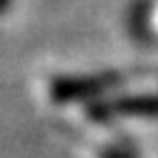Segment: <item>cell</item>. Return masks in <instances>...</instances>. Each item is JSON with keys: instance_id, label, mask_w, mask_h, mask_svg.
<instances>
[{"instance_id": "6da1fadb", "label": "cell", "mask_w": 158, "mask_h": 158, "mask_svg": "<svg viewBox=\"0 0 158 158\" xmlns=\"http://www.w3.org/2000/svg\"><path fill=\"white\" fill-rule=\"evenodd\" d=\"M98 118L110 115H135V118H158V95H131L103 106V113H95Z\"/></svg>"}, {"instance_id": "7a4b0ae2", "label": "cell", "mask_w": 158, "mask_h": 158, "mask_svg": "<svg viewBox=\"0 0 158 158\" xmlns=\"http://www.w3.org/2000/svg\"><path fill=\"white\" fill-rule=\"evenodd\" d=\"M101 158H128V156H126L123 151H103Z\"/></svg>"}]
</instances>
